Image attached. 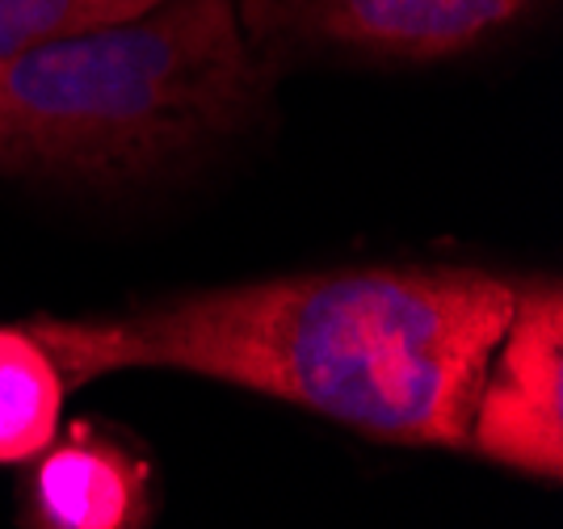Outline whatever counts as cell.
<instances>
[{
	"label": "cell",
	"instance_id": "6da1fadb",
	"mask_svg": "<svg viewBox=\"0 0 563 529\" xmlns=\"http://www.w3.org/2000/svg\"><path fill=\"white\" fill-rule=\"evenodd\" d=\"M514 302L517 286L475 269H350L219 286L101 320L38 316L25 332L68 387L118 370H186L383 441L467 445Z\"/></svg>",
	"mask_w": 563,
	"mask_h": 529
},
{
	"label": "cell",
	"instance_id": "7a4b0ae2",
	"mask_svg": "<svg viewBox=\"0 0 563 529\" xmlns=\"http://www.w3.org/2000/svg\"><path fill=\"white\" fill-rule=\"evenodd\" d=\"M265 89L232 0H161L0 59V168L140 177L232 135Z\"/></svg>",
	"mask_w": 563,
	"mask_h": 529
},
{
	"label": "cell",
	"instance_id": "3957f363",
	"mask_svg": "<svg viewBox=\"0 0 563 529\" xmlns=\"http://www.w3.org/2000/svg\"><path fill=\"white\" fill-rule=\"evenodd\" d=\"M261 59L278 51H353L446 59L505 34L542 0H232Z\"/></svg>",
	"mask_w": 563,
	"mask_h": 529
},
{
	"label": "cell",
	"instance_id": "277c9868",
	"mask_svg": "<svg viewBox=\"0 0 563 529\" xmlns=\"http://www.w3.org/2000/svg\"><path fill=\"white\" fill-rule=\"evenodd\" d=\"M467 450L526 475L563 471V290L521 286L475 395Z\"/></svg>",
	"mask_w": 563,
	"mask_h": 529
},
{
	"label": "cell",
	"instance_id": "5b68a950",
	"mask_svg": "<svg viewBox=\"0 0 563 529\" xmlns=\"http://www.w3.org/2000/svg\"><path fill=\"white\" fill-rule=\"evenodd\" d=\"M25 529H143L147 466L93 429H71L34 454Z\"/></svg>",
	"mask_w": 563,
	"mask_h": 529
},
{
	"label": "cell",
	"instance_id": "8992f818",
	"mask_svg": "<svg viewBox=\"0 0 563 529\" xmlns=\"http://www.w3.org/2000/svg\"><path fill=\"white\" fill-rule=\"evenodd\" d=\"M64 374L25 328H0V462L43 454L59 433Z\"/></svg>",
	"mask_w": 563,
	"mask_h": 529
},
{
	"label": "cell",
	"instance_id": "52a82bcc",
	"mask_svg": "<svg viewBox=\"0 0 563 529\" xmlns=\"http://www.w3.org/2000/svg\"><path fill=\"white\" fill-rule=\"evenodd\" d=\"M152 4L161 0H0V59L93 25L140 18Z\"/></svg>",
	"mask_w": 563,
	"mask_h": 529
}]
</instances>
